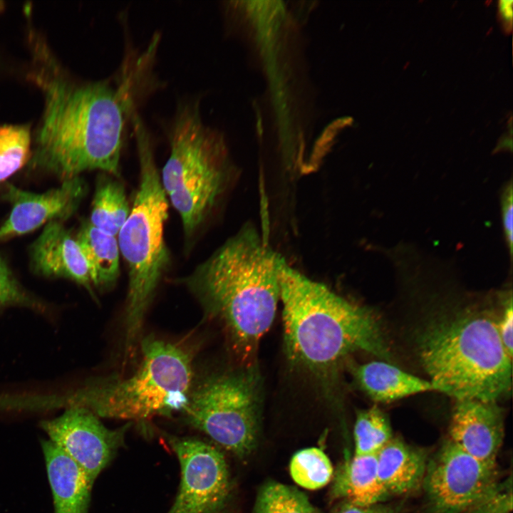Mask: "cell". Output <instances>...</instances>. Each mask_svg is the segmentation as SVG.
Returning a JSON list of instances; mask_svg holds the SVG:
<instances>
[{
  "label": "cell",
  "instance_id": "6da1fadb",
  "mask_svg": "<svg viewBox=\"0 0 513 513\" xmlns=\"http://www.w3.org/2000/svg\"><path fill=\"white\" fill-rule=\"evenodd\" d=\"M33 42L30 76L42 90L44 108L32 165L63 180L95 170L118 177L127 121L136 110L131 80L73 81L43 41Z\"/></svg>",
  "mask_w": 513,
  "mask_h": 513
},
{
  "label": "cell",
  "instance_id": "7a4b0ae2",
  "mask_svg": "<svg viewBox=\"0 0 513 513\" xmlns=\"http://www.w3.org/2000/svg\"><path fill=\"white\" fill-rule=\"evenodd\" d=\"M499 311L437 300L409 317L405 336L436 391L455 400L497 401L512 388V361L497 330Z\"/></svg>",
  "mask_w": 513,
  "mask_h": 513
},
{
  "label": "cell",
  "instance_id": "3957f363",
  "mask_svg": "<svg viewBox=\"0 0 513 513\" xmlns=\"http://www.w3.org/2000/svg\"><path fill=\"white\" fill-rule=\"evenodd\" d=\"M284 261L248 224L183 279L205 309L223 321L244 362L274 319Z\"/></svg>",
  "mask_w": 513,
  "mask_h": 513
},
{
  "label": "cell",
  "instance_id": "277c9868",
  "mask_svg": "<svg viewBox=\"0 0 513 513\" xmlns=\"http://www.w3.org/2000/svg\"><path fill=\"white\" fill-rule=\"evenodd\" d=\"M286 353L294 363L326 370L364 351L391 361L381 320L370 309L338 295L283 262L279 271Z\"/></svg>",
  "mask_w": 513,
  "mask_h": 513
},
{
  "label": "cell",
  "instance_id": "5b68a950",
  "mask_svg": "<svg viewBox=\"0 0 513 513\" xmlns=\"http://www.w3.org/2000/svg\"><path fill=\"white\" fill-rule=\"evenodd\" d=\"M140 180L130 214L118 234L119 251L128 271L125 305V351L132 353L145 313L170 264L164 230L168 199L157 169L152 136L138 114L131 119Z\"/></svg>",
  "mask_w": 513,
  "mask_h": 513
},
{
  "label": "cell",
  "instance_id": "8992f818",
  "mask_svg": "<svg viewBox=\"0 0 513 513\" xmlns=\"http://www.w3.org/2000/svg\"><path fill=\"white\" fill-rule=\"evenodd\" d=\"M165 131L170 152L161 183L189 248L227 191L231 171L222 139L202 122L198 98L178 102Z\"/></svg>",
  "mask_w": 513,
  "mask_h": 513
},
{
  "label": "cell",
  "instance_id": "52a82bcc",
  "mask_svg": "<svg viewBox=\"0 0 513 513\" xmlns=\"http://www.w3.org/2000/svg\"><path fill=\"white\" fill-rule=\"evenodd\" d=\"M192 378L187 351L148 337L142 343V360L132 375L93 383L70 395L68 402L70 406L83 407L108 418L144 420L170 416L185 408Z\"/></svg>",
  "mask_w": 513,
  "mask_h": 513
},
{
  "label": "cell",
  "instance_id": "ba28073f",
  "mask_svg": "<svg viewBox=\"0 0 513 513\" xmlns=\"http://www.w3.org/2000/svg\"><path fill=\"white\" fill-rule=\"evenodd\" d=\"M258 405L256 377L247 370L207 378L192 388L182 413L192 427L242 457L255 445Z\"/></svg>",
  "mask_w": 513,
  "mask_h": 513
},
{
  "label": "cell",
  "instance_id": "9c48e42d",
  "mask_svg": "<svg viewBox=\"0 0 513 513\" xmlns=\"http://www.w3.org/2000/svg\"><path fill=\"white\" fill-rule=\"evenodd\" d=\"M423 484L435 513L467 511L499 491L496 463L471 455L448 439L428 463Z\"/></svg>",
  "mask_w": 513,
  "mask_h": 513
},
{
  "label": "cell",
  "instance_id": "30bf717a",
  "mask_svg": "<svg viewBox=\"0 0 513 513\" xmlns=\"http://www.w3.org/2000/svg\"><path fill=\"white\" fill-rule=\"evenodd\" d=\"M181 469L178 493L166 513H219L229 492V477L220 451L194 437L169 436Z\"/></svg>",
  "mask_w": 513,
  "mask_h": 513
},
{
  "label": "cell",
  "instance_id": "8fae6325",
  "mask_svg": "<svg viewBox=\"0 0 513 513\" xmlns=\"http://www.w3.org/2000/svg\"><path fill=\"white\" fill-rule=\"evenodd\" d=\"M130 425L108 429L88 409L70 406L58 417L41 421V428L48 440L83 470L93 485L123 445Z\"/></svg>",
  "mask_w": 513,
  "mask_h": 513
},
{
  "label": "cell",
  "instance_id": "7c38bea8",
  "mask_svg": "<svg viewBox=\"0 0 513 513\" xmlns=\"http://www.w3.org/2000/svg\"><path fill=\"white\" fill-rule=\"evenodd\" d=\"M86 190V182L80 177L63 180L60 187L41 194L7 185L4 196L11 210L0 226V242L31 232L46 222L69 217L80 205Z\"/></svg>",
  "mask_w": 513,
  "mask_h": 513
},
{
  "label": "cell",
  "instance_id": "4fadbf2b",
  "mask_svg": "<svg viewBox=\"0 0 513 513\" xmlns=\"http://www.w3.org/2000/svg\"><path fill=\"white\" fill-rule=\"evenodd\" d=\"M504 412L496 401L455 400L448 440L471 455L496 463L504 438Z\"/></svg>",
  "mask_w": 513,
  "mask_h": 513
},
{
  "label": "cell",
  "instance_id": "5bb4252c",
  "mask_svg": "<svg viewBox=\"0 0 513 513\" xmlns=\"http://www.w3.org/2000/svg\"><path fill=\"white\" fill-rule=\"evenodd\" d=\"M31 259L38 274L70 279L92 291L83 251L76 239L59 222L46 224L31 247Z\"/></svg>",
  "mask_w": 513,
  "mask_h": 513
},
{
  "label": "cell",
  "instance_id": "9a60e30c",
  "mask_svg": "<svg viewBox=\"0 0 513 513\" xmlns=\"http://www.w3.org/2000/svg\"><path fill=\"white\" fill-rule=\"evenodd\" d=\"M41 447L55 513H87L93 485L83 470L48 440Z\"/></svg>",
  "mask_w": 513,
  "mask_h": 513
},
{
  "label": "cell",
  "instance_id": "2e32d148",
  "mask_svg": "<svg viewBox=\"0 0 513 513\" xmlns=\"http://www.w3.org/2000/svg\"><path fill=\"white\" fill-rule=\"evenodd\" d=\"M358 387L375 403H390L413 395L436 391L427 379L386 361H373L351 368Z\"/></svg>",
  "mask_w": 513,
  "mask_h": 513
},
{
  "label": "cell",
  "instance_id": "e0dca14e",
  "mask_svg": "<svg viewBox=\"0 0 513 513\" xmlns=\"http://www.w3.org/2000/svg\"><path fill=\"white\" fill-rule=\"evenodd\" d=\"M378 479L387 494H405L423 483L428 462L422 450L399 438L388 442L377 453Z\"/></svg>",
  "mask_w": 513,
  "mask_h": 513
},
{
  "label": "cell",
  "instance_id": "ac0fdd59",
  "mask_svg": "<svg viewBox=\"0 0 513 513\" xmlns=\"http://www.w3.org/2000/svg\"><path fill=\"white\" fill-rule=\"evenodd\" d=\"M333 495L358 507L376 505L388 494L377 472L376 455H354L338 470Z\"/></svg>",
  "mask_w": 513,
  "mask_h": 513
},
{
  "label": "cell",
  "instance_id": "d6986e66",
  "mask_svg": "<svg viewBox=\"0 0 513 513\" xmlns=\"http://www.w3.org/2000/svg\"><path fill=\"white\" fill-rule=\"evenodd\" d=\"M76 240L86 257L92 286L103 289L114 285L120 274V251L116 237L86 222Z\"/></svg>",
  "mask_w": 513,
  "mask_h": 513
},
{
  "label": "cell",
  "instance_id": "ffe728a7",
  "mask_svg": "<svg viewBox=\"0 0 513 513\" xmlns=\"http://www.w3.org/2000/svg\"><path fill=\"white\" fill-rule=\"evenodd\" d=\"M110 175L98 180L89 222L99 230L116 237L125 222L130 207L123 184Z\"/></svg>",
  "mask_w": 513,
  "mask_h": 513
},
{
  "label": "cell",
  "instance_id": "44dd1931",
  "mask_svg": "<svg viewBox=\"0 0 513 513\" xmlns=\"http://www.w3.org/2000/svg\"><path fill=\"white\" fill-rule=\"evenodd\" d=\"M353 437L354 455H377L393 437L388 416L377 405L359 411Z\"/></svg>",
  "mask_w": 513,
  "mask_h": 513
},
{
  "label": "cell",
  "instance_id": "7402d4cb",
  "mask_svg": "<svg viewBox=\"0 0 513 513\" xmlns=\"http://www.w3.org/2000/svg\"><path fill=\"white\" fill-rule=\"evenodd\" d=\"M254 513H317L306 495L294 487L269 481L256 495Z\"/></svg>",
  "mask_w": 513,
  "mask_h": 513
},
{
  "label": "cell",
  "instance_id": "603a6c76",
  "mask_svg": "<svg viewBox=\"0 0 513 513\" xmlns=\"http://www.w3.org/2000/svg\"><path fill=\"white\" fill-rule=\"evenodd\" d=\"M290 475L299 486L310 490L320 489L331 480L333 469L326 453L318 447L296 452L289 465Z\"/></svg>",
  "mask_w": 513,
  "mask_h": 513
},
{
  "label": "cell",
  "instance_id": "cb8c5ba5",
  "mask_svg": "<svg viewBox=\"0 0 513 513\" xmlns=\"http://www.w3.org/2000/svg\"><path fill=\"white\" fill-rule=\"evenodd\" d=\"M31 131L27 125L0 126V182L20 170L30 157Z\"/></svg>",
  "mask_w": 513,
  "mask_h": 513
},
{
  "label": "cell",
  "instance_id": "d4e9b609",
  "mask_svg": "<svg viewBox=\"0 0 513 513\" xmlns=\"http://www.w3.org/2000/svg\"><path fill=\"white\" fill-rule=\"evenodd\" d=\"M23 306L45 313L46 305L31 295L19 283L5 259L0 256V309Z\"/></svg>",
  "mask_w": 513,
  "mask_h": 513
},
{
  "label": "cell",
  "instance_id": "484cf974",
  "mask_svg": "<svg viewBox=\"0 0 513 513\" xmlns=\"http://www.w3.org/2000/svg\"><path fill=\"white\" fill-rule=\"evenodd\" d=\"M502 308L498 312L497 330L502 346L509 355L512 358V293L502 301Z\"/></svg>",
  "mask_w": 513,
  "mask_h": 513
},
{
  "label": "cell",
  "instance_id": "4316f807",
  "mask_svg": "<svg viewBox=\"0 0 513 513\" xmlns=\"http://www.w3.org/2000/svg\"><path fill=\"white\" fill-rule=\"evenodd\" d=\"M513 193L512 185L509 182L502 195V217L505 239L510 256L512 255L513 244Z\"/></svg>",
  "mask_w": 513,
  "mask_h": 513
},
{
  "label": "cell",
  "instance_id": "83f0119b",
  "mask_svg": "<svg viewBox=\"0 0 513 513\" xmlns=\"http://www.w3.org/2000/svg\"><path fill=\"white\" fill-rule=\"evenodd\" d=\"M336 513H393L386 507L376 505L369 507H358L347 502Z\"/></svg>",
  "mask_w": 513,
  "mask_h": 513
},
{
  "label": "cell",
  "instance_id": "f1b7e54d",
  "mask_svg": "<svg viewBox=\"0 0 513 513\" xmlns=\"http://www.w3.org/2000/svg\"><path fill=\"white\" fill-rule=\"evenodd\" d=\"M499 14L504 28L508 31L512 29V1L503 0L499 2Z\"/></svg>",
  "mask_w": 513,
  "mask_h": 513
}]
</instances>
